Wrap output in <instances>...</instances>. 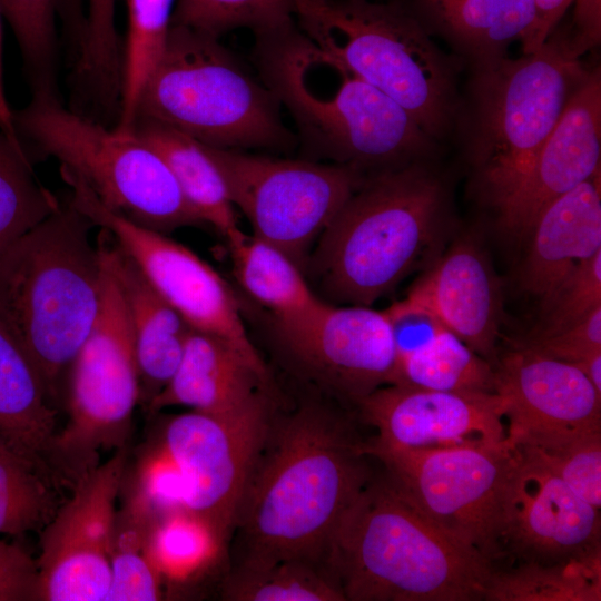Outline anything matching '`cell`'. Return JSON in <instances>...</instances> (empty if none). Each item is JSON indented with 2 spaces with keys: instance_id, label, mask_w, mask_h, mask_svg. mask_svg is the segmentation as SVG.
Here are the masks:
<instances>
[{
  "instance_id": "cell-1",
  "label": "cell",
  "mask_w": 601,
  "mask_h": 601,
  "mask_svg": "<svg viewBox=\"0 0 601 601\" xmlns=\"http://www.w3.org/2000/svg\"><path fill=\"white\" fill-rule=\"evenodd\" d=\"M355 418L318 401L276 407L237 515L236 568L325 564L335 530L373 476Z\"/></svg>"
},
{
  "instance_id": "cell-2",
  "label": "cell",
  "mask_w": 601,
  "mask_h": 601,
  "mask_svg": "<svg viewBox=\"0 0 601 601\" xmlns=\"http://www.w3.org/2000/svg\"><path fill=\"white\" fill-rule=\"evenodd\" d=\"M254 59L260 80L294 119L306 159L368 175L416 161L432 144L404 108L297 23L255 36Z\"/></svg>"
},
{
  "instance_id": "cell-3",
  "label": "cell",
  "mask_w": 601,
  "mask_h": 601,
  "mask_svg": "<svg viewBox=\"0 0 601 601\" xmlns=\"http://www.w3.org/2000/svg\"><path fill=\"white\" fill-rule=\"evenodd\" d=\"M447 223L444 184L424 165L368 174L316 240L305 269L326 303L372 306L440 256Z\"/></svg>"
},
{
  "instance_id": "cell-4",
  "label": "cell",
  "mask_w": 601,
  "mask_h": 601,
  "mask_svg": "<svg viewBox=\"0 0 601 601\" xmlns=\"http://www.w3.org/2000/svg\"><path fill=\"white\" fill-rule=\"evenodd\" d=\"M325 565L345 601L484 600L487 563L415 508L383 473L342 518Z\"/></svg>"
},
{
  "instance_id": "cell-5",
  "label": "cell",
  "mask_w": 601,
  "mask_h": 601,
  "mask_svg": "<svg viewBox=\"0 0 601 601\" xmlns=\"http://www.w3.org/2000/svg\"><path fill=\"white\" fill-rule=\"evenodd\" d=\"M96 225L70 200L0 250V321L55 402L101 302Z\"/></svg>"
},
{
  "instance_id": "cell-6",
  "label": "cell",
  "mask_w": 601,
  "mask_h": 601,
  "mask_svg": "<svg viewBox=\"0 0 601 601\" xmlns=\"http://www.w3.org/2000/svg\"><path fill=\"white\" fill-rule=\"evenodd\" d=\"M219 39L171 24L136 120L160 122L219 149H293L297 137L284 124L278 100Z\"/></svg>"
},
{
  "instance_id": "cell-7",
  "label": "cell",
  "mask_w": 601,
  "mask_h": 601,
  "mask_svg": "<svg viewBox=\"0 0 601 601\" xmlns=\"http://www.w3.org/2000/svg\"><path fill=\"white\" fill-rule=\"evenodd\" d=\"M580 57L562 32L519 59L477 61L471 158L480 194L499 219L588 73Z\"/></svg>"
},
{
  "instance_id": "cell-8",
  "label": "cell",
  "mask_w": 601,
  "mask_h": 601,
  "mask_svg": "<svg viewBox=\"0 0 601 601\" xmlns=\"http://www.w3.org/2000/svg\"><path fill=\"white\" fill-rule=\"evenodd\" d=\"M298 28L404 108L431 137L456 108L454 70L418 18L400 2L293 0Z\"/></svg>"
},
{
  "instance_id": "cell-9",
  "label": "cell",
  "mask_w": 601,
  "mask_h": 601,
  "mask_svg": "<svg viewBox=\"0 0 601 601\" xmlns=\"http://www.w3.org/2000/svg\"><path fill=\"white\" fill-rule=\"evenodd\" d=\"M14 120L19 135L129 220L164 234L206 225L164 159L134 129L110 128L60 101L38 99L14 112Z\"/></svg>"
},
{
  "instance_id": "cell-10",
  "label": "cell",
  "mask_w": 601,
  "mask_h": 601,
  "mask_svg": "<svg viewBox=\"0 0 601 601\" xmlns=\"http://www.w3.org/2000/svg\"><path fill=\"white\" fill-rule=\"evenodd\" d=\"M102 292L97 319L68 374L67 421L58 430L53 465L68 486L99 464L100 453L128 445L139 404V376L126 302L101 234Z\"/></svg>"
},
{
  "instance_id": "cell-11",
  "label": "cell",
  "mask_w": 601,
  "mask_h": 601,
  "mask_svg": "<svg viewBox=\"0 0 601 601\" xmlns=\"http://www.w3.org/2000/svg\"><path fill=\"white\" fill-rule=\"evenodd\" d=\"M394 486L426 518L492 569L503 563L502 506L514 449L484 446L396 450L365 440Z\"/></svg>"
},
{
  "instance_id": "cell-12",
  "label": "cell",
  "mask_w": 601,
  "mask_h": 601,
  "mask_svg": "<svg viewBox=\"0 0 601 601\" xmlns=\"http://www.w3.org/2000/svg\"><path fill=\"white\" fill-rule=\"evenodd\" d=\"M204 146L252 235L283 250L303 270L309 248L366 177L347 165Z\"/></svg>"
},
{
  "instance_id": "cell-13",
  "label": "cell",
  "mask_w": 601,
  "mask_h": 601,
  "mask_svg": "<svg viewBox=\"0 0 601 601\" xmlns=\"http://www.w3.org/2000/svg\"><path fill=\"white\" fill-rule=\"evenodd\" d=\"M276 407L273 395L230 414L190 410L169 417L158 437L183 477L185 509L223 544L235 528Z\"/></svg>"
},
{
  "instance_id": "cell-14",
  "label": "cell",
  "mask_w": 601,
  "mask_h": 601,
  "mask_svg": "<svg viewBox=\"0 0 601 601\" xmlns=\"http://www.w3.org/2000/svg\"><path fill=\"white\" fill-rule=\"evenodd\" d=\"M69 200L107 230L150 286L191 329L217 336L267 368L250 341L227 282L207 262L167 234L140 226L105 206L77 176L61 169Z\"/></svg>"
},
{
  "instance_id": "cell-15",
  "label": "cell",
  "mask_w": 601,
  "mask_h": 601,
  "mask_svg": "<svg viewBox=\"0 0 601 601\" xmlns=\"http://www.w3.org/2000/svg\"><path fill=\"white\" fill-rule=\"evenodd\" d=\"M129 446L83 473L40 534L37 601H105Z\"/></svg>"
},
{
  "instance_id": "cell-16",
  "label": "cell",
  "mask_w": 601,
  "mask_h": 601,
  "mask_svg": "<svg viewBox=\"0 0 601 601\" xmlns=\"http://www.w3.org/2000/svg\"><path fill=\"white\" fill-rule=\"evenodd\" d=\"M502 506L503 563L555 564L601 553V516L562 480L514 447Z\"/></svg>"
},
{
  "instance_id": "cell-17",
  "label": "cell",
  "mask_w": 601,
  "mask_h": 601,
  "mask_svg": "<svg viewBox=\"0 0 601 601\" xmlns=\"http://www.w3.org/2000/svg\"><path fill=\"white\" fill-rule=\"evenodd\" d=\"M279 338L306 377L353 408L393 382L396 348L384 309L326 303L312 321Z\"/></svg>"
},
{
  "instance_id": "cell-18",
  "label": "cell",
  "mask_w": 601,
  "mask_h": 601,
  "mask_svg": "<svg viewBox=\"0 0 601 601\" xmlns=\"http://www.w3.org/2000/svg\"><path fill=\"white\" fill-rule=\"evenodd\" d=\"M376 431L368 442L396 450L495 445L506 441L505 403L499 393H457L384 385L354 407Z\"/></svg>"
},
{
  "instance_id": "cell-19",
  "label": "cell",
  "mask_w": 601,
  "mask_h": 601,
  "mask_svg": "<svg viewBox=\"0 0 601 601\" xmlns=\"http://www.w3.org/2000/svg\"><path fill=\"white\" fill-rule=\"evenodd\" d=\"M495 372L510 444L601 432V393L578 366L515 345Z\"/></svg>"
},
{
  "instance_id": "cell-20",
  "label": "cell",
  "mask_w": 601,
  "mask_h": 601,
  "mask_svg": "<svg viewBox=\"0 0 601 601\" xmlns=\"http://www.w3.org/2000/svg\"><path fill=\"white\" fill-rule=\"evenodd\" d=\"M601 170V73L589 70L569 98L532 168L499 219L510 235H529L540 213Z\"/></svg>"
},
{
  "instance_id": "cell-21",
  "label": "cell",
  "mask_w": 601,
  "mask_h": 601,
  "mask_svg": "<svg viewBox=\"0 0 601 601\" xmlns=\"http://www.w3.org/2000/svg\"><path fill=\"white\" fill-rule=\"evenodd\" d=\"M406 297L495 366L502 299L499 279L471 234L456 238L411 286Z\"/></svg>"
},
{
  "instance_id": "cell-22",
  "label": "cell",
  "mask_w": 601,
  "mask_h": 601,
  "mask_svg": "<svg viewBox=\"0 0 601 601\" xmlns=\"http://www.w3.org/2000/svg\"><path fill=\"white\" fill-rule=\"evenodd\" d=\"M275 395L270 375L228 342L191 329L180 363L146 408L150 414L185 406L207 414H230Z\"/></svg>"
},
{
  "instance_id": "cell-23",
  "label": "cell",
  "mask_w": 601,
  "mask_h": 601,
  "mask_svg": "<svg viewBox=\"0 0 601 601\" xmlns=\"http://www.w3.org/2000/svg\"><path fill=\"white\" fill-rule=\"evenodd\" d=\"M529 235L521 286L543 300L581 263L601 252V170L549 204Z\"/></svg>"
},
{
  "instance_id": "cell-24",
  "label": "cell",
  "mask_w": 601,
  "mask_h": 601,
  "mask_svg": "<svg viewBox=\"0 0 601 601\" xmlns=\"http://www.w3.org/2000/svg\"><path fill=\"white\" fill-rule=\"evenodd\" d=\"M128 309L145 410L176 372L191 331L150 286L110 234L99 228Z\"/></svg>"
},
{
  "instance_id": "cell-25",
  "label": "cell",
  "mask_w": 601,
  "mask_h": 601,
  "mask_svg": "<svg viewBox=\"0 0 601 601\" xmlns=\"http://www.w3.org/2000/svg\"><path fill=\"white\" fill-rule=\"evenodd\" d=\"M58 430L55 402L40 373L0 321V440L63 483L53 465Z\"/></svg>"
},
{
  "instance_id": "cell-26",
  "label": "cell",
  "mask_w": 601,
  "mask_h": 601,
  "mask_svg": "<svg viewBox=\"0 0 601 601\" xmlns=\"http://www.w3.org/2000/svg\"><path fill=\"white\" fill-rule=\"evenodd\" d=\"M226 243L237 282L273 313L278 335L299 328L325 306L304 270L276 246L240 228Z\"/></svg>"
},
{
  "instance_id": "cell-27",
  "label": "cell",
  "mask_w": 601,
  "mask_h": 601,
  "mask_svg": "<svg viewBox=\"0 0 601 601\" xmlns=\"http://www.w3.org/2000/svg\"><path fill=\"white\" fill-rule=\"evenodd\" d=\"M420 11L476 61L503 57L514 41L526 50L534 27L533 0H416Z\"/></svg>"
},
{
  "instance_id": "cell-28",
  "label": "cell",
  "mask_w": 601,
  "mask_h": 601,
  "mask_svg": "<svg viewBox=\"0 0 601 601\" xmlns=\"http://www.w3.org/2000/svg\"><path fill=\"white\" fill-rule=\"evenodd\" d=\"M136 134L167 164L187 201L226 239L239 229L225 180L205 146L160 122L138 118Z\"/></svg>"
},
{
  "instance_id": "cell-29",
  "label": "cell",
  "mask_w": 601,
  "mask_h": 601,
  "mask_svg": "<svg viewBox=\"0 0 601 601\" xmlns=\"http://www.w3.org/2000/svg\"><path fill=\"white\" fill-rule=\"evenodd\" d=\"M392 384L457 393H496L495 366L459 336L442 328L396 359Z\"/></svg>"
},
{
  "instance_id": "cell-30",
  "label": "cell",
  "mask_w": 601,
  "mask_h": 601,
  "mask_svg": "<svg viewBox=\"0 0 601 601\" xmlns=\"http://www.w3.org/2000/svg\"><path fill=\"white\" fill-rule=\"evenodd\" d=\"M486 601H600L601 553L555 564L514 563L491 571Z\"/></svg>"
},
{
  "instance_id": "cell-31",
  "label": "cell",
  "mask_w": 601,
  "mask_h": 601,
  "mask_svg": "<svg viewBox=\"0 0 601 601\" xmlns=\"http://www.w3.org/2000/svg\"><path fill=\"white\" fill-rule=\"evenodd\" d=\"M73 56V77L83 97L99 105L116 104L124 77L116 0H83L82 32Z\"/></svg>"
},
{
  "instance_id": "cell-32",
  "label": "cell",
  "mask_w": 601,
  "mask_h": 601,
  "mask_svg": "<svg viewBox=\"0 0 601 601\" xmlns=\"http://www.w3.org/2000/svg\"><path fill=\"white\" fill-rule=\"evenodd\" d=\"M56 477L17 455L0 451V534L40 533L65 499Z\"/></svg>"
},
{
  "instance_id": "cell-33",
  "label": "cell",
  "mask_w": 601,
  "mask_h": 601,
  "mask_svg": "<svg viewBox=\"0 0 601 601\" xmlns=\"http://www.w3.org/2000/svg\"><path fill=\"white\" fill-rule=\"evenodd\" d=\"M176 0H127L128 29L117 127L131 130L141 90L167 40Z\"/></svg>"
},
{
  "instance_id": "cell-34",
  "label": "cell",
  "mask_w": 601,
  "mask_h": 601,
  "mask_svg": "<svg viewBox=\"0 0 601 601\" xmlns=\"http://www.w3.org/2000/svg\"><path fill=\"white\" fill-rule=\"evenodd\" d=\"M221 595L230 601H345L326 565L302 560L258 570L236 568Z\"/></svg>"
},
{
  "instance_id": "cell-35",
  "label": "cell",
  "mask_w": 601,
  "mask_h": 601,
  "mask_svg": "<svg viewBox=\"0 0 601 601\" xmlns=\"http://www.w3.org/2000/svg\"><path fill=\"white\" fill-rule=\"evenodd\" d=\"M59 0H0L21 51L32 99L60 101L57 85Z\"/></svg>"
},
{
  "instance_id": "cell-36",
  "label": "cell",
  "mask_w": 601,
  "mask_h": 601,
  "mask_svg": "<svg viewBox=\"0 0 601 601\" xmlns=\"http://www.w3.org/2000/svg\"><path fill=\"white\" fill-rule=\"evenodd\" d=\"M60 205L36 176L24 147L0 130V250L40 224Z\"/></svg>"
},
{
  "instance_id": "cell-37",
  "label": "cell",
  "mask_w": 601,
  "mask_h": 601,
  "mask_svg": "<svg viewBox=\"0 0 601 601\" xmlns=\"http://www.w3.org/2000/svg\"><path fill=\"white\" fill-rule=\"evenodd\" d=\"M146 545L162 580L183 581L209 565L224 544L204 521L178 509L151 524Z\"/></svg>"
},
{
  "instance_id": "cell-38",
  "label": "cell",
  "mask_w": 601,
  "mask_h": 601,
  "mask_svg": "<svg viewBox=\"0 0 601 601\" xmlns=\"http://www.w3.org/2000/svg\"><path fill=\"white\" fill-rule=\"evenodd\" d=\"M152 522L125 504L117 511L111 552L110 585L105 601H155L162 595V579L147 553Z\"/></svg>"
},
{
  "instance_id": "cell-39",
  "label": "cell",
  "mask_w": 601,
  "mask_h": 601,
  "mask_svg": "<svg viewBox=\"0 0 601 601\" xmlns=\"http://www.w3.org/2000/svg\"><path fill=\"white\" fill-rule=\"evenodd\" d=\"M296 23L293 0H176L171 24L220 38L236 29L254 36Z\"/></svg>"
},
{
  "instance_id": "cell-40",
  "label": "cell",
  "mask_w": 601,
  "mask_h": 601,
  "mask_svg": "<svg viewBox=\"0 0 601 601\" xmlns=\"http://www.w3.org/2000/svg\"><path fill=\"white\" fill-rule=\"evenodd\" d=\"M601 509V432L511 444Z\"/></svg>"
},
{
  "instance_id": "cell-41",
  "label": "cell",
  "mask_w": 601,
  "mask_h": 601,
  "mask_svg": "<svg viewBox=\"0 0 601 601\" xmlns=\"http://www.w3.org/2000/svg\"><path fill=\"white\" fill-rule=\"evenodd\" d=\"M601 307V252L581 263L541 300L538 326L529 336H544L569 327Z\"/></svg>"
},
{
  "instance_id": "cell-42",
  "label": "cell",
  "mask_w": 601,
  "mask_h": 601,
  "mask_svg": "<svg viewBox=\"0 0 601 601\" xmlns=\"http://www.w3.org/2000/svg\"><path fill=\"white\" fill-rule=\"evenodd\" d=\"M518 346L580 366L601 352V307L580 322L544 336H528Z\"/></svg>"
},
{
  "instance_id": "cell-43",
  "label": "cell",
  "mask_w": 601,
  "mask_h": 601,
  "mask_svg": "<svg viewBox=\"0 0 601 601\" xmlns=\"http://www.w3.org/2000/svg\"><path fill=\"white\" fill-rule=\"evenodd\" d=\"M384 311L392 327L396 359L421 347L444 328L428 308L408 297Z\"/></svg>"
},
{
  "instance_id": "cell-44",
  "label": "cell",
  "mask_w": 601,
  "mask_h": 601,
  "mask_svg": "<svg viewBox=\"0 0 601 601\" xmlns=\"http://www.w3.org/2000/svg\"><path fill=\"white\" fill-rule=\"evenodd\" d=\"M37 560L19 543L0 539V601H37Z\"/></svg>"
},
{
  "instance_id": "cell-45",
  "label": "cell",
  "mask_w": 601,
  "mask_h": 601,
  "mask_svg": "<svg viewBox=\"0 0 601 601\" xmlns=\"http://www.w3.org/2000/svg\"><path fill=\"white\" fill-rule=\"evenodd\" d=\"M573 18L566 32L574 51L582 56L601 41V0H573Z\"/></svg>"
},
{
  "instance_id": "cell-46",
  "label": "cell",
  "mask_w": 601,
  "mask_h": 601,
  "mask_svg": "<svg viewBox=\"0 0 601 601\" xmlns=\"http://www.w3.org/2000/svg\"><path fill=\"white\" fill-rule=\"evenodd\" d=\"M573 0H533L535 27L524 53L539 50Z\"/></svg>"
},
{
  "instance_id": "cell-47",
  "label": "cell",
  "mask_w": 601,
  "mask_h": 601,
  "mask_svg": "<svg viewBox=\"0 0 601 601\" xmlns=\"http://www.w3.org/2000/svg\"><path fill=\"white\" fill-rule=\"evenodd\" d=\"M0 130L13 142L22 145L20 135L17 130L14 112L9 106L6 97L3 81H2V66H1V27H0Z\"/></svg>"
},
{
  "instance_id": "cell-48",
  "label": "cell",
  "mask_w": 601,
  "mask_h": 601,
  "mask_svg": "<svg viewBox=\"0 0 601 601\" xmlns=\"http://www.w3.org/2000/svg\"><path fill=\"white\" fill-rule=\"evenodd\" d=\"M601 393V352L593 354L589 359L578 366Z\"/></svg>"
},
{
  "instance_id": "cell-49",
  "label": "cell",
  "mask_w": 601,
  "mask_h": 601,
  "mask_svg": "<svg viewBox=\"0 0 601 601\" xmlns=\"http://www.w3.org/2000/svg\"><path fill=\"white\" fill-rule=\"evenodd\" d=\"M59 11L66 17H77L82 13L83 0H59Z\"/></svg>"
},
{
  "instance_id": "cell-50",
  "label": "cell",
  "mask_w": 601,
  "mask_h": 601,
  "mask_svg": "<svg viewBox=\"0 0 601 601\" xmlns=\"http://www.w3.org/2000/svg\"><path fill=\"white\" fill-rule=\"evenodd\" d=\"M8 449L7 445L0 440V451ZM11 451V450H10Z\"/></svg>"
}]
</instances>
